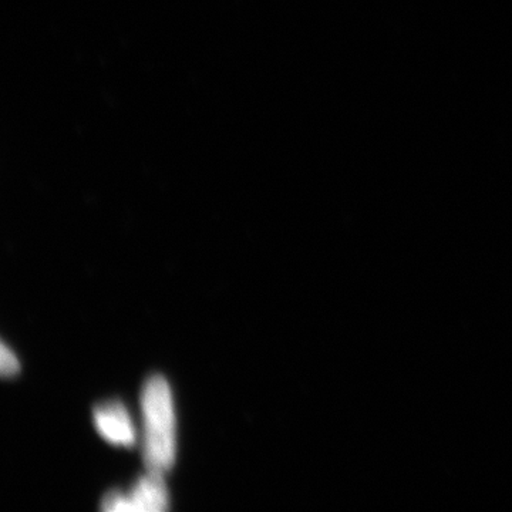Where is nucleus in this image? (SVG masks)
Wrapping results in <instances>:
<instances>
[{
  "instance_id": "1",
  "label": "nucleus",
  "mask_w": 512,
  "mask_h": 512,
  "mask_svg": "<svg viewBox=\"0 0 512 512\" xmlns=\"http://www.w3.org/2000/svg\"><path fill=\"white\" fill-rule=\"evenodd\" d=\"M144 420L143 457L147 471L164 474L175 458V414L173 394L161 375L148 377L141 392Z\"/></svg>"
},
{
  "instance_id": "2",
  "label": "nucleus",
  "mask_w": 512,
  "mask_h": 512,
  "mask_svg": "<svg viewBox=\"0 0 512 512\" xmlns=\"http://www.w3.org/2000/svg\"><path fill=\"white\" fill-rule=\"evenodd\" d=\"M94 424L100 436L114 446L133 447L136 431L126 407L120 402L100 404L93 412Z\"/></svg>"
},
{
  "instance_id": "3",
  "label": "nucleus",
  "mask_w": 512,
  "mask_h": 512,
  "mask_svg": "<svg viewBox=\"0 0 512 512\" xmlns=\"http://www.w3.org/2000/svg\"><path fill=\"white\" fill-rule=\"evenodd\" d=\"M130 511L164 512L170 508V495L163 474L150 473L141 477L127 495Z\"/></svg>"
},
{
  "instance_id": "4",
  "label": "nucleus",
  "mask_w": 512,
  "mask_h": 512,
  "mask_svg": "<svg viewBox=\"0 0 512 512\" xmlns=\"http://www.w3.org/2000/svg\"><path fill=\"white\" fill-rule=\"evenodd\" d=\"M0 370L3 377H13L20 370L19 360L16 359L15 353L10 352L5 342L2 343L0 350Z\"/></svg>"
}]
</instances>
